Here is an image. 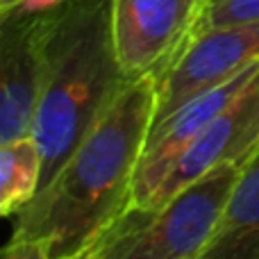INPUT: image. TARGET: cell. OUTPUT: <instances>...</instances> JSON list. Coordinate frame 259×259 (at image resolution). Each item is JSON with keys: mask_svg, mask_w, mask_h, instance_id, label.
<instances>
[{"mask_svg": "<svg viewBox=\"0 0 259 259\" xmlns=\"http://www.w3.org/2000/svg\"><path fill=\"white\" fill-rule=\"evenodd\" d=\"M157 105L155 77L132 80L73 150L55 180L14 214V237L48 259H77L132 202V184Z\"/></svg>", "mask_w": 259, "mask_h": 259, "instance_id": "obj_1", "label": "cell"}, {"mask_svg": "<svg viewBox=\"0 0 259 259\" xmlns=\"http://www.w3.org/2000/svg\"><path fill=\"white\" fill-rule=\"evenodd\" d=\"M44 59V89L32 123L44 155L39 191L132 82L114 48L112 0H68L48 12Z\"/></svg>", "mask_w": 259, "mask_h": 259, "instance_id": "obj_2", "label": "cell"}, {"mask_svg": "<svg viewBox=\"0 0 259 259\" xmlns=\"http://www.w3.org/2000/svg\"><path fill=\"white\" fill-rule=\"evenodd\" d=\"M241 168L225 164L157 205L130 202L77 259H198Z\"/></svg>", "mask_w": 259, "mask_h": 259, "instance_id": "obj_3", "label": "cell"}, {"mask_svg": "<svg viewBox=\"0 0 259 259\" xmlns=\"http://www.w3.org/2000/svg\"><path fill=\"white\" fill-rule=\"evenodd\" d=\"M209 0H112V36L130 80L157 77L193 39Z\"/></svg>", "mask_w": 259, "mask_h": 259, "instance_id": "obj_4", "label": "cell"}, {"mask_svg": "<svg viewBox=\"0 0 259 259\" xmlns=\"http://www.w3.org/2000/svg\"><path fill=\"white\" fill-rule=\"evenodd\" d=\"M259 62V21L202 27L155 77L152 125L166 121L191 98L232 80Z\"/></svg>", "mask_w": 259, "mask_h": 259, "instance_id": "obj_5", "label": "cell"}, {"mask_svg": "<svg viewBox=\"0 0 259 259\" xmlns=\"http://www.w3.org/2000/svg\"><path fill=\"white\" fill-rule=\"evenodd\" d=\"M48 14H0V143L30 137L44 89Z\"/></svg>", "mask_w": 259, "mask_h": 259, "instance_id": "obj_6", "label": "cell"}, {"mask_svg": "<svg viewBox=\"0 0 259 259\" xmlns=\"http://www.w3.org/2000/svg\"><path fill=\"white\" fill-rule=\"evenodd\" d=\"M259 150V75L250 87L221 112L175 159L148 205L168 200L184 187L225 164L246 166Z\"/></svg>", "mask_w": 259, "mask_h": 259, "instance_id": "obj_7", "label": "cell"}, {"mask_svg": "<svg viewBox=\"0 0 259 259\" xmlns=\"http://www.w3.org/2000/svg\"><path fill=\"white\" fill-rule=\"evenodd\" d=\"M198 259H259V150L241 168L219 225Z\"/></svg>", "mask_w": 259, "mask_h": 259, "instance_id": "obj_8", "label": "cell"}, {"mask_svg": "<svg viewBox=\"0 0 259 259\" xmlns=\"http://www.w3.org/2000/svg\"><path fill=\"white\" fill-rule=\"evenodd\" d=\"M44 175V155L34 137L0 143V211L14 216L36 196Z\"/></svg>", "mask_w": 259, "mask_h": 259, "instance_id": "obj_9", "label": "cell"}, {"mask_svg": "<svg viewBox=\"0 0 259 259\" xmlns=\"http://www.w3.org/2000/svg\"><path fill=\"white\" fill-rule=\"evenodd\" d=\"M248 21H259V0H209L200 30Z\"/></svg>", "mask_w": 259, "mask_h": 259, "instance_id": "obj_10", "label": "cell"}, {"mask_svg": "<svg viewBox=\"0 0 259 259\" xmlns=\"http://www.w3.org/2000/svg\"><path fill=\"white\" fill-rule=\"evenodd\" d=\"M0 259H48V252L34 239H25V237H14L9 239V243L5 246L3 257Z\"/></svg>", "mask_w": 259, "mask_h": 259, "instance_id": "obj_11", "label": "cell"}, {"mask_svg": "<svg viewBox=\"0 0 259 259\" xmlns=\"http://www.w3.org/2000/svg\"><path fill=\"white\" fill-rule=\"evenodd\" d=\"M68 0H21L12 12H21V14H48L59 9L62 5H66Z\"/></svg>", "mask_w": 259, "mask_h": 259, "instance_id": "obj_12", "label": "cell"}, {"mask_svg": "<svg viewBox=\"0 0 259 259\" xmlns=\"http://www.w3.org/2000/svg\"><path fill=\"white\" fill-rule=\"evenodd\" d=\"M21 3V0H0V14H5V12H12L16 5Z\"/></svg>", "mask_w": 259, "mask_h": 259, "instance_id": "obj_13", "label": "cell"}]
</instances>
